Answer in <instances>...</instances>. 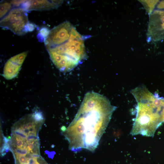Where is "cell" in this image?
Returning <instances> with one entry per match:
<instances>
[{
	"label": "cell",
	"instance_id": "cell-1",
	"mask_svg": "<svg viewBox=\"0 0 164 164\" xmlns=\"http://www.w3.org/2000/svg\"><path fill=\"white\" fill-rule=\"evenodd\" d=\"M116 108L101 94L93 91L86 94L74 118L63 132L70 149L94 152Z\"/></svg>",
	"mask_w": 164,
	"mask_h": 164
},
{
	"label": "cell",
	"instance_id": "cell-2",
	"mask_svg": "<svg viewBox=\"0 0 164 164\" xmlns=\"http://www.w3.org/2000/svg\"><path fill=\"white\" fill-rule=\"evenodd\" d=\"M44 40L51 60L61 71L73 69L85 56L83 37L68 22L51 29Z\"/></svg>",
	"mask_w": 164,
	"mask_h": 164
},
{
	"label": "cell",
	"instance_id": "cell-3",
	"mask_svg": "<svg viewBox=\"0 0 164 164\" xmlns=\"http://www.w3.org/2000/svg\"><path fill=\"white\" fill-rule=\"evenodd\" d=\"M137 102L136 116L131 130L133 135L151 137L162 122V112L164 99L152 94L144 86L131 91Z\"/></svg>",
	"mask_w": 164,
	"mask_h": 164
},
{
	"label": "cell",
	"instance_id": "cell-4",
	"mask_svg": "<svg viewBox=\"0 0 164 164\" xmlns=\"http://www.w3.org/2000/svg\"><path fill=\"white\" fill-rule=\"evenodd\" d=\"M29 23L26 10L22 8L12 9L0 21V26L9 29L18 35H22L27 32L26 26Z\"/></svg>",
	"mask_w": 164,
	"mask_h": 164
},
{
	"label": "cell",
	"instance_id": "cell-5",
	"mask_svg": "<svg viewBox=\"0 0 164 164\" xmlns=\"http://www.w3.org/2000/svg\"><path fill=\"white\" fill-rule=\"evenodd\" d=\"M148 41L164 39V10H157L150 14L147 33Z\"/></svg>",
	"mask_w": 164,
	"mask_h": 164
},
{
	"label": "cell",
	"instance_id": "cell-6",
	"mask_svg": "<svg viewBox=\"0 0 164 164\" xmlns=\"http://www.w3.org/2000/svg\"><path fill=\"white\" fill-rule=\"evenodd\" d=\"M27 53V52H23L11 57L8 60L4 69V76L5 78L12 79L16 76Z\"/></svg>",
	"mask_w": 164,
	"mask_h": 164
},
{
	"label": "cell",
	"instance_id": "cell-7",
	"mask_svg": "<svg viewBox=\"0 0 164 164\" xmlns=\"http://www.w3.org/2000/svg\"><path fill=\"white\" fill-rule=\"evenodd\" d=\"M62 1H26L22 5L23 9L27 11L48 10L57 7Z\"/></svg>",
	"mask_w": 164,
	"mask_h": 164
},
{
	"label": "cell",
	"instance_id": "cell-8",
	"mask_svg": "<svg viewBox=\"0 0 164 164\" xmlns=\"http://www.w3.org/2000/svg\"><path fill=\"white\" fill-rule=\"evenodd\" d=\"M13 6L10 2H3L0 4V18L5 16L12 9Z\"/></svg>",
	"mask_w": 164,
	"mask_h": 164
},
{
	"label": "cell",
	"instance_id": "cell-9",
	"mask_svg": "<svg viewBox=\"0 0 164 164\" xmlns=\"http://www.w3.org/2000/svg\"><path fill=\"white\" fill-rule=\"evenodd\" d=\"M141 1V2L144 6L147 11L151 14L153 12V9L155 6L159 2V0Z\"/></svg>",
	"mask_w": 164,
	"mask_h": 164
},
{
	"label": "cell",
	"instance_id": "cell-10",
	"mask_svg": "<svg viewBox=\"0 0 164 164\" xmlns=\"http://www.w3.org/2000/svg\"><path fill=\"white\" fill-rule=\"evenodd\" d=\"M32 115L33 119L36 123L42 122L44 120L43 114L40 111H35Z\"/></svg>",
	"mask_w": 164,
	"mask_h": 164
},
{
	"label": "cell",
	"instance_id": "cell-11",
	"mask_svg": "<svg viewBox=\"0 0 164 164\" xmlns=\"http://www.w3.org/2000/svg\"><path fill=\"white\" fill-rule=\"evenodd\" d=\"M38 139V136L36 135V133L30 132L27 135L26 138V141L27 143H29L31 142H33V141H37Z\"/></svg>",
	"mask_w": 164,
	"mask_h": 164
},
{
	"label": "cell",
	"instance_id": "cell-12",
	"mask_svg": "<svg viewBox=\"0 0 164 164\" xmlns=\"http://www.w3.org/2000/svg\"><path fill=\"white\" fill-rule=\"evenodd\" d=\"M15 155H27L29 153L27 148L25 149H21L20 148L17 149L15 150Z\"/></svg>",
	"mask_w": 164,
	"mask_h": 164
},
{
	"label": "cell",
	"instance_id": "cell-13",
	"mask_svg": "<svg viewBox=\"0 0 164 164\" xmlns=\"http://www.w3.org/2000/svg\"><path fill=\"white\" fill-rule=\"evenodd\" d=\"M14 134L17 136L20 137L22 139H25L27 137V135L21 131L19 129H16L13 131Z\"/></svg>",
	"mask_w": 164,
	"mask_h": 164
},
{
	"label": "cell",
	"instance_id": "cell-14",
	"mask_svg": "<svg viewBox=\"0 0 164 164\" xmlns=\"http://www.w3.org/2000/svg\"><path fill=\"white\" fill-rule=\"evenodd\" d=\"M16 158L20 164H24L27 163L28 159L25 155H16Z\"/></svg>",
	"mask_w": 164,
	"mask_h": 164
},
{
	"label": "cell",
	"instance_id": "cell-15",
	"mask_svg": "<svg viewBox=\"0 0 164 164\" xmlns=\"http://www.w3.org/2000/svg\"><path fill=\"white\" fill-rule=\"evenodd\" d=\"M50 31L47 28H43L40 30L39 34L45 39L48 35Z\"/></svg>",
	"mask_w": 164,
	"mask_h": 164
},
{
	"label": "cell",
	"instance_id": "cell-16",
	"mask_svg": "<svg viewBox=\"0 0 164 164\" xmlns=\"http://www.w3.org/2000/svg\"><path fill=\"white\" fill-rule=\"evenodd\" d=\"M26 1L25 0H13L11 1L10 2L13 6L18 7L21 5H22Z\"/></svg>",
	"mask_w": 164,
	"mask_h": 164
},
{
	"label": "cell",
	"instance_id": "cell-17",
	"mask_svg": "<svg viewBox=\"0 0 164 164\" xmlns=\"http://www.w3.org/2000/svg\"><path fill=\"white\" fill-rule=\"evenodd\" d=\"M23 139L19 137L16 136V144L18 148H21L23 145Z\"/></svg>",
	"mask_w": 164,
	"mask_h": 164
},
{
	"label": "cell",
	"instance_id": "cell-18",
	"mask_svg": "<svg viewBox=\"0 0 164 164\" xmlns=\"http://www.w3.org/2000/svg\"><path fill=\"white\" fill-rule=\"evenodd\" d=\"M35 25L32 23L29 22L26 26V30L27 32L33 31L35 28Z\"/></svg>",
	"mask_w": 164,
	"mask_h": 164
},
{
	"label": "cell",
	"instance_id": "cell-19",
	"mask_svg": "<svg viewBox=\"0 0 164 164\" xmlns=\"http://www.w3.org/2000/svg\"><path fill=\"white\" fill-rule=\"evenodd\" d=\"M37 162V158H36L32 157L28 159V164H36Z\"/></svg>",
	"mask_w": 164,
	"mask_h": 164
},
{
	"label": "cell",
	"instance_id": "cell-20",
	"mask_svg": "<svg viewBox=\"0 0 164 164\" xmlns=\"http://www.w3.org/2000/svg\"><path fill=\"white\" fill-rule=\"evenodd\" d=\"M34 147V141L32 142H30L28 144L27 146V149L28 151L29 152H31Z\"/></svg>",
	"mask_w": 164,
	"mask_h": 164
},
{
	"label": "cell",
	"instance_id": "cell-21",
	"mask_svg": "<svg viewBox=\"0 0 164 164\" xmlns=\"http://www.w3.org/2000/svg\"><path fill=\"white\" fill-rule=\"evenodd\" d=\"M157 7L159 9H164V0L159 2Z\"/></svg>",
	"mask_w": 164,
	"mask_h": 164
},
{
	"label": "cell",
	"instance_id": "cell-22",
	"mask_svg": "<svg viewBox=\"0 0 164 164\" xmlns=\"http://www.w3.org/2000/svg\"><path fill=\"white\" fill-rule=\"evenodd\" d=\"M29 128H30L35 127V125L34 121L29 122L27 123Z\"/></svg>",
	"mask_w": 164,
	"mask_h": 164
},
{
	"label": "cell",
	"instance_id": "cell-23",
	"mask_svg": "<svg viewBox=\"0 0 164 164\" xmlns=\"http://www.w3.org/2000/svg\"><path fill=\"white\" fill-rule=\"evenodd\" d=\"M16 129H22L25 130V129H29V127L28 125H27V124H22L20 128H16Z\"/></svg>",
	"mask_w": 164,
	"mask_h": 164
},
{
	"label": "cell",
	"instance_id": "cell-24",
	"mask_svg": "<svg viewBox=\"0 0 164 164\" xmlns=\"http://www.w3.org/2000/svg\"><path fill=\"white\" fill-rule=\"evenodd\" d=\"M161 116L162 122H164V104Z\"/></svg>",
	"mask_w": 164,
	"mask_h": 164
},
{
	"label": "cell",
	"instance_id": "cell-25",
	"mask_svg": "<svg viewBox=\"0 0 164 164\" xmlns=\"http://www.w3.org/2000/svg\"><path fill=\"white\" fill-rule=\"evenodd\" d=\"M36 164H39V163L38 162Z\"/></svg>",
	"mask_w": 164,
	"mask_h": 164
},
{
	"label": "cell",
	"instance_id": "cell-26",
	"mask_svg": "<svg viewBox=\"0 0 164 164\" xmlns=\"http://www.w3.org/2000/svg\"><path fill=\"white\" fill-rule=\"evenodd\" d=\"M28 164V163H25V164Z\"/></svg>",
	"mask_w": 164,
	"mask_h": 164
}]
</instances>
